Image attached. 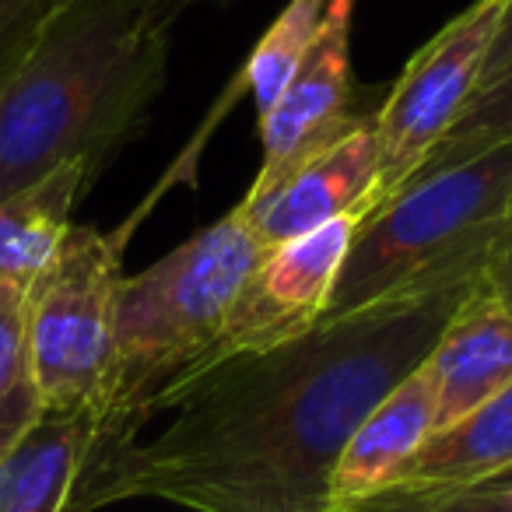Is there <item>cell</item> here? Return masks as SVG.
I'll return each instance as SVG.
<instances>
[{"instance_id": "cell-21", "label": "cell", "mask_w": 512, "mask_h": 512, "mask_svg": "<svg viewBox=\"0 0 512 512\" xmlns=\"http://www.w3.org/2000/svg\"><path fill=\"white\" fill-rule=\"evenodd\" d=\"M512 60V0L505 4V15H502V25H498V36H495V46H491L488 60H484V74H481V88L491 85L498 74L505 71V64Z\"/></svg>"}, {"instance_id": "cell-3", "label": "cell", "mask_w": 512, "mask_h": 512, "mask_svg": "<svg viewBox=\"0 0 512 512\" xmlns=\"http://www.w3.org/2000/svg\"><path fill=\"white\" fill-rule=\"evenodd\" d=\"M264 253L267 246L235 207L148 271L123 278L116 302V383L95 446L120 439L165 386L214 355L228 309Z\"/></svg>"}, {"instance_id": "cell-12", "label": "cell", "mask_w": 512, "mask_h": 512, "mask_svg": "<svg viewBox=\"0 0 512 512\" xmlns=\"http://www.w3.org/2000/svg\"><path fill=\"white\" fill-rule=\"evenodd\" d=\"M95 432L92 414H43L0 456V512H67Z\"/></svg>"}, {"instance_id": "cell-23", "label": "cell", "mask_w": 512, "mask_h": 512, "mask_svg": "<svg viewBox=\"0 0 512 512\" xmlns=\"http://www.w3.org/2000/svg\"><path fill=\"white\" fill-rule=\"evenodd\" d=\"M509 302H512V299H509Z\"/></svg>"}, {"instance_id": "cell-2", "label": "cell", "mask_w": 512, "mask_h": 512, "mask_svg": "<svg viewBox=\"0 0 512 512\" xmlns=\"http://www.w3.org/2000/svg\"><path fill=\"white\" fill-rule=\"evenodd\" d=\"M186 0H71L0 81V200L67 162L99 172L134 141Z\"/></svg>"}, {"instance_id": "cell-15", "label": "cell", "mask_w": 512, "mask_h": 512, "mask_svg": "<svg viewBox=\"0 0 512 512\" xmlns=\"http://www.w3.org/2000/svg\"><path fill=\"white\" fill-rule=\"evenodd\" d=\"M327 512H512V467L467 481H393Z\"/></svg>"}, {"instance_id": "cell-6", "label": "cell", "mask_w": 512, "mask_h": 512, "mask_svg": "<svg viewBox=\"0 0 512 512\" xmlns=\"http://www.w3.org/2000/svg\"><path fill=\"white\" fill-rule=\"evenodd\" d=\"M505 4L509 0H474L407 60L383 109L372 116L379 144V204L397 197L425 169L442 137L481 92L484 60L495 46Z\"/></svg>"}, {"instance_id": "cell-1", "label": "cell", "mask_w": 512, "mask_h": 512, "mask_svg": "<svg viewBox=\"0 0 512 512\" xmlns=\"http://www.w3.org/2000/svg\"><path fill=\"white\" fill-rule=\"evenodd\" d=\"M484 281L411 288L267 351L214 358L92 449L67 512L158 498L190 512H327L358 421L411 376Z\"/></svg>"}, {"instance_id": "cell-4", "label": "cell", "mask_w": 512, "mask_h": 512, "mask_svg": "<svg viewBox=\"0 0 512 512\" xmlns=\"http://www.w3.org/2000/svg\"><path fill=\"white\" fill-rule=\"evenodd\" d=\"M509 204L512 144L418 172L358 225L320 320L411 288L484 274Z\"/></svg>"}, {"instance_id": "cell-19", "label": "cell", "mask_w": 512, "mask_h": 512, "mask_svg": "<svg viewBox=\"0 0 512 512\" xmlns=\"http://www.w3.org/2000/svg\"><path fill=\"white\" fill-rule=\"evenodd\" d=\"M67 4L71 0H0V81L29 57L46 25Z\"/></svg>"}, {"instance_id": "cell-20", "label": "cell", "mask_w": 512, "mask_h": 512, "mask_svg": "<svg viewBox=\"0 0 512 512\" xmlns=\"http://www.w3.org/2000/svg\"><path fill=\"white\" fill-rule=\"evenodd\" d=\"M484 281L495 288L498 295L512 299V204H509V214H505V225H502V235H498L495 249L488 256V271H484Z\"/></svg>"}, {"instance_id": "cell-22", "label": "cell", "mask_w": 512, "mask_h": 512, "mask_svg": "<svg viewBox=\"0 0 512 512\" xmlns=\"http://www.w3.org/2000/svg\"><path fill=\"white\" fill-rule=\"evenodd\" d=\"M186 4H193V0H186Z\"/></svg>"}, {"instance_id": "cell-7", "label": "cell", "mask_w": 512, "mask_h": 512, "mask_svg": "<svg viewBox=\"0 0 512 512\" xmlns=\"http://www.w3.org/2000/svg\"><path fill=\"white\" fill-rule=\"evenodd\" d=\"M365 218L369 214H344L267 249L264 260L242 281L221 327L218 348L207 362L239 351H267L316 327Z\"/></svg>"}, {"instance_id": "cell-14", "label": "cell", "mask_w": 512, "mask_h": 512, "mask_svg": "<svg viewBox=\"0 0 512 512\" xmlns=\"http://www.w3.org/2000/svg\"><path fill=\"white\" fill-rule=\"evenodd\" d=\"M505 467H512V386L456 425L428 435L397 481H467Z\"/></svg>"}, {"instance_id": "cell-9", "label": "cell", "mask_w": 512, "mask_h": 512, "mask_svg": "<svg viewBox=\"0 0 512 512\" xmlns=\"http://www.w3.org/2000/svg\"><path fill=\"white\" fill-rule=\"evenodd\" d=\"M379 144L372 116H358L341 137L299 162L264 200L239 204L267 249L313 232L344 214H372L379 207Z\"/></svg>"}, {"instance_id": "cell-11", "label": "cell", "mask_w": 512, "mask_h": 512, "mask_svg": "<svg viewBox=\"0 0 512 512\" xmlns=\"http://www.w3.org/2000/svg\"><path fill=\"white\" fill-rule=\"evenodd\" d=\"M435 432V386L425 362L404 376L351 432L330 477V505L369 495L414 460Z\"/></svg>"}, {"instance_id": "cell-17", "label": "cell", "mask_w": 512, "mask_h": 512, "mask_svg": "<svg viewBox=\"0 0 512 512\" xmlns=\"http://www.w3.org/2000/svg\"><path fill=\"white\" fill-rule=\"evenodd\" d=\"M323 11H327V0H292L274 18L271 29L260 36V43L253 46L246 67H242V85L253 92L256 113L260 116L271 113L274 102L288 88V81L295 78L302 57L313 46Z\"/></svg>"}, {"instance_id": "cell-16", "label": "cell", "mask_w": 512, "mask_h": 512, "mask_svg": "<svg viewBox=\"0 0 512 512\" xmlns=\"http://www.w3.org/2000/svg\"><path fill=\"white\" fill-rule=\"evenodd\" d=\"M43 414L25 330V292L0 285V456L11 453Z\"/></svg>"}, {"instance_id": "cell-5", "label": "cell", "mask_w": 512, "mask_h": 512, "mask_svg": "<svg viewBox=\"0 0 512 512\" xmlns=\"http://www.w3.org/2000/svg\"><path fill=\"white\" fill-rule=\"evenodd\" d=\"M123 235L71 225L53 264L25 292L32 369L46 414H106L116 383Z\"/></svg>"}, {"instance_id": "cell-18", "label": "cell", "mask_w": 512, "mask_h": 512, "mask_svg": "<svg viewBox=\"0 0 512 512\" xmlns=\"http://www.w3.org/2000/svg\"><path fill=\"white\" fill-rule=\"evenodd\" d=\"M495 144H512V60L491 85L470 99V106L460 113L442 144L432 151L425 169H442V165L467 162ZM421 169V172H425Z\"/></svg>"}, {"instance_id": "cell-8", "label": "cell", "mask_w": 512, "mask_h": 512, "mask_svg": "<svg viewBox=\"0 0 512 512\" xmlns=\"http://www.w3.org/2000/svg\"><path fill=\"white\" fill-rule=\"evenodd\" d=\"M351 18L355 0H327L320 29L295 78L288 81L271 113L260 116L264 165L242 204L264 200L295 165L316 155L358 120L351 113Z\"/></svg>"}, {"instance_id": "cell-13", "label": "cell", "mask_w": 512, "mask_h": 512, "mask_svg": "<svg viewBox=\"0 0 512 512\" xmlns=\"http://www.w3.org/2000/svg\"><path fill=\"white\" fill-rule=\"evenodd\" d=\"M92 179L85 162H67L0 200V285L29 292L64 246L74 204Z\"/></svg>"}, {"instance_id": "cell-10", "label": "cell", "mask_w": 512, "mask_h": 512, "mask_svg": "<svg viewBox=\"0 0 512 512\" xmlns=\"http://www.w3.org/2000/svg\"><path fill=\"white\" fill-rule=\"evenodd\" d=\"M425 369L435 386V432L456 425L512 386V302L488 281L449 316L428 351Z\"/></svg>"}]
</instances>
